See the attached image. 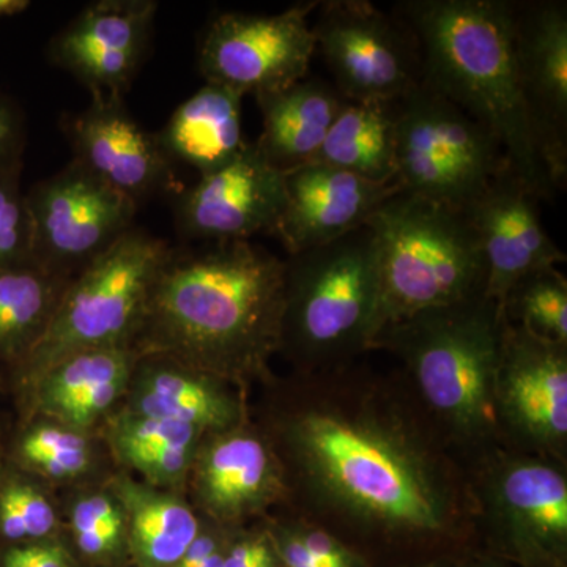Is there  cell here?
<instances>
[{
	"label": "cell",
	"mask_w": 567,
	"mask_h": 567,
	"mask_svg": "<svg viewBox=\"0 0 567 567\" xmlns=\"http://www.w3.org/2000/svg\"><path fill=\"white\" fill-rule=\"evenodd\" d=\"M281 559L270 533L237 540L224 557L223 567H279Z\"/></svg>",
	"instance_id": "obj_34"
},
{
	"label": "cell",
	"mask_w": 567,
	"mask_h": 567,
	"mask_svg": "<svg viewBox=\"0 0 567 567\" xmlns=\"http://www.w3.org/2000/svg\"><path fill=\"white\" fill-rule=\"evenodd\" d=\"M262 134L256 141L267 162L287 174L316 159L346 100L319 78L256 95Z\"/></svg>",
	"instance_id": "obj_22"
},
{
	"label": "cell",
	"mask_w": 567,
	"mask_h": 567,
	"mask_svg": "<svg viewBox=\"0 0 567 567\" xmlns=\"http://www.w3.org/2000/svg\"><path fill=\"white\" fill-rule=\"evenodd\" d=\"M286 260L251 241L171 251L140 330L162 353L230 385L268 375L281 344Z\"/></svg>",
	"instance_id": "obj_2"
},
{
	"label": "cell",
	"mask_w": 567,
	"mask_h": 567,
	"mask_svg": "<svg viewBox=\"0 0 567 567\" xmlns=\"http://www.w3.org/2000/svg\"><path fill=\"white\" fill-rule=\"evenodd\" d=\"M6 494L10 496L20 513L25 540L41 539L50 535L58 525L54 507L37 488L28 484L14 483L6 488Z\"/></svg>",
	"instance_id": "obj_32"
},
{
	"label": "cell",
	"mask_w": 567,
	"mask_h": 567,
	"mask_svg": "<svg viewBox=\"0 0 567 567\" xmlns=\"http://www.w3.org/2000/svg\"><path fill=\"white\" fill-rule=\"evenodd\" d=\"M401 192L399 182L375 183L327 164H306L286 174V210L275 235L289 256L308 251L365 226Z\"/></svg>",
	"instance_id": "obj_19"
},
{
	"label": "cell",
	"mask_w": 567,
	"mask_h": 567,
	"mask_svg": "<svg viewBox=\"0 0 567 567\" xmlns=\"http://www.w3.org/2000/svg\"><path fill=\"white\" fill-rule=\"evenodd\" d=\"M136 360L130 346L71 354L37 380L41 412L81 434L117 401Z\"/></svg>",
	"instance_id": "obj_23"
},
{
	"label": "cell",
	"mask_w": 567,
	"mask_h": 567,
	"mask_svg": "<svg viewBox=\"0 0 567 567\" xmlns=\"http://www.w3.org/2000/svg\"><path fill=\"white\" fill-rule=\"evenodd\" d=\"M241 100L230 89L205 82L156 134L167 158L193 167L200 177L234 162L249 144L241 125Z\"/></svg>",
	"instance_id": "obj_24"
},
{
	"label": "cell",
	"mask_w": 567,
	"mask_h": 567,
	"mask_svg": "<svg viewBox=\"0 0 567 567\" xmlns=\"http://www.w3.org/2000/svg\"><path fill=\"white\" fill-rule=\"evenodd\" d=\"M22 457L33 468L54 480L80 476L91 464V446L80 432L58 425H41L25 436Z\"/></svg>",
	"instance_id": "obj_29"
},
{
	"label": "cell",
	"mask_w": 567,
	"mask_h": 567,
	"mask_svg": "<svg viewBox=\"0 0 567 567\" xmlns=\"http://www.w3.org/2000/svg\"><path fill=\"white\" fill-rule=\"evenodd\" d=\"M495 420L507 450L567 465V344L506 320Z\"/></svg>",
	"instance_id": "obj_11"
},
{
	"label": "cell",
	"mask_w": 567,
	"mask_h": 567,
	"mask_svg": "<svg viewBox=\"0 0 567 567\" xmlns=\"http://www.w3.org/2000/svg\"><path fill=\"white\" fill-rule=\"evenodd\" d=\"M319 3H297L276 14H219L200 41L205 81L256 96L308 78L316 54L308 18Z\"/></svg>",
	"instance_id": "obj_12"
},
{
	"label": "cell",
	"mask_w": 567,
	"mask_h": 567,
	"mask_svg": "<svg viewBox=\"0 0 567 567\" xmlns=\"http://www.w3.org/2000/svg\"><path fill=\"white\" fill-rule=\"evenodd\" d=\"M25 144L24 118L17 104L0 93V169L21 164Z\"/></svg>",
	"instance_id": "obj_33"
},
{
	"label": "cell",
	"mask_w": 567,
	"mask_h": 567,
	"mask_svg": "<svg viewBox=\"0 0 567 567\" xmlns=\"http://www.w3.org/2000/svg\"><path fill=\"white\" fill-rule=\"evenodd\" d=\"M297 375V393L275 427L286 476L317 525L423 546L477 528L470 466L404 375H380L353 361Z\"/></svg>",
	"instance_id": "obj_1"
},
{
	"label": "cell",
	"mask_w": 567,
	"mask_h": 567,
	"mask_svg": "<svg viewBox=\"0 0 567 567\" xmlns=\"http://www.w3.org/2000/svg\"><path fill=\"white\" fill-rule=\"evenodd\" d=\"M31 7L28 0H0V20L3 18L17 17Z\"/></svg>",
	"instance_id": "obj_37"
},
{
	"label": "cell",
	"mask_w": 567,
	"mask_h": 567,
	"mask_svg": "<svg viewBox=\"0 0 567 567\" xmlns=\"http://www.w3.org/2000/svg\"><path fill=\"white\" fill-rule=\"evenodd\" d=\"M514 59L537 147L555 188L567 174V7L513 2Z\"/></svg>",
	"instance_id": "obj_14"
},
{
	"label": "cell",
	"mask_w": 567,
	"mask_h": 567,
	"mask_svg": "<svg viewBox=\"0 0 567 567\" xmlns=\"http://www.w3.org/2000/svg\"><path fill=\"white\" fill-rule=\"evenodd\" d=\"M379 282V252L369 226L289 256L279 352L298 374L338 368L371 350Z\"/></svg>",
	"instance_id": "obj_5"
},
{
	"label": "cell",
	"mask_w": 567,
	"mask_h": 567,
	"mask_svg": "<svg viewBox=\"0 0 567 567\" xmlns=\"http://www.w3.org/2000/svg\"><path fill=\"white\" fill-rule=\"evenodd\" d=\"M128 518L130 537L142 567H174L200 535L192 507L174 496L123 480L115 486Z\"/></svg>",
	"instance_id": "obj_26"
},
{
	"label": "cell",
	"mask_w": 567,
	"mask_h": 567,
	"mask_svg": "<svg viewBox=\"0 0 567 567\" xmlns=\"http://www.w3.org/2000/svg\"><path fill=\"white\" fill-rule=\"evenodd\" d=\"M477 528H486L518 557L558 565L567 547L566 466L496 450L470 465Z\"/></svg>",
	"instance_id": "obj_9"
},
{
	"label": "cell",
	"mask_w": 567,
	"mask_h": 567,
	"mask_svg": "<svg viewBox=\"0 0 567 567\" xmlns=\"http://www.w3.org/2000/svg\"><path fill=\"white\" fill-rule=\"evenodd\" d=\"M398 11L420 44L424 81L486 126L513 173L539 199H550L557 188L518 84L513 2L406 0Z\"/></svg>",
	"instance_id": "obj_3"
},
{
	"label": "cell",
	"mask_w": 567,
	"mask_h": 567,
	"mask_svg": "<svg viewBox=\"0 0 567 567\" xmlns=\"http://www.w3.org/2000/svg\"><path fill=\"white\" fill-rule=\"evenodd\" d=\"M539 200L509 167L466 210L486 260V295L499 305L518 279L566 260L544 229Z\"/></svg>",
	"instance_id": "obj_18"
},
{
	"label": "cell",
	"mask_w": 567,
	"mask_h": 567,
	"mask_svg": "<svg viewBox=\"0 0 567 567\" xmlns=\"http://www.w3.org/2000/svg\"><path fill=\"white\" fill-rule=\"evenodd\" d=\"M134 380L132 413L194 425L218 434L245 424L244 399L230 383L162 353H145Z\"/></svg>",
	"instance_id": "obj_21"
},
{
	"label": "cell",
	"mask_w": 567,
	"mask_h": 567,
	"mask_svg": "<svg viewBox=\"0 0 567 567\" xmlns=\"http://www.w3.org/2000/svg\"><path fill=\"white\" fill-rule=\"evenodd\" d=\"M316 51L347 102H399L424 80L415 33L368 0L319 3Z\"/></svg>",
	"instance_id": "obj_10"
},
{
	"label": "cell",
	"mask_w": 567,
	"mask_h": 567,
	"mask_svg": "<svg viewBox=\"0 0 567 567\" xmlns=\"http://www.w3.org/2000/svg\"><path fill=\"white\" fill-rule=\"evenodd\" d=\"M33 259L65 275L82 268L133 229L137 205L78 163L25 193Z\"/></svg>",
	"instance_id": "obj_13"
},
{
	"label": "cell",
	"mask_w": 567,
	"mask_h": 567,
	"mask_svg": "<svg viewBox=\"0 0 567 567\" xmlns=\"http://www.w3.org/2000/svg\"><path fill=\"white\" fill-rule=\"evenodd\" d=\"M171 251L159 238L133 227L85 265L25 354L33 382L71 354L130 346Z\"/></svg>",
	"instance_id": "obj_7"
},
{
	"label": "cell",
	"mask_w": 567,
	"mask_h": 567,
	"mask_svg": "<svg viewBox=\"0 0 567 567\" xmlns=\"http://www.w3.org/2000/svg\"><path fill=\"white\" fill-rule=\"evenodd\" d=\"M505 322L502 305L481 293L388 324L371 344L402 361L425 415L468 466L505 447L495 420Z\"/></svg>",
	"instance_id": "obj_4"
},
{
	"label": "cell",
	"mask_w": 567,
	"mask_h": 567,
	"mask_svg": "<svg viewBox=\"0 0 567 567\" xmlns=\"http://www.w3.org/2000/svg\"><path fill=\"white\" fill-rule=\"evenodd\" d=\"M286 203V174L249 142L234 162L182 194L177 221L194 240L246 241L257 234L275 235Z\"/></svg>",
	"instance_id": "obj_15"
},
{
	"label": "cell",
	"mask_w": 567,
	"mask_h": 567,
	"mask_svg": "<svg viewBox=\"0 0 567 567\" xmlns=\"http://www.w3.org/2000/svg\"><path fill=\"white\" fill-rule=\"evenodd\" d=\"M74 163L140 205L174 183L173 162L156 134L142 128L122 96H93L66 122Z\"/></svg>",
	"instance_id": "obj_17"
},
{
	"label": "cell",
	"mask_w": 567,
	"mask_h": 567,
	"mask_svg": "<svg viewBox=\"0 0 567 567\" xmlns=\"http://www.w3.org/2000/svg\"><path fill=\"white\" fill-rule=\"evenodd\" d=\"M66 286L65 275L37 262L0 270V350L28 354L47 330Z\"/></svg>",
	"instance_id": "obj_27"
},
{
	"label": "cell",
	"mask_w": 567,
	"mask_h": 567,
	"mask_svg": "<svg viewBox=\"0 0 567 567\" xmlns=\"http://www.w3.org/2000/svg\"><path fill=\"white\" fill-rule=\"evenodd\" d=\"M365 226L379 252L377 333L425 309L486 293V260L466 213L401 192Z\"/></svg>",
	"instance_id": "obj_6"
},
{
	"label": "cell",
	"mask_w": 567,
	"mask_h": 567,
	"mask_svg": "<svg viewBox=\"0 0 567 567\" xmlns=\"http://www.w3.org/2000/svg\"><path fill=\"white\" fill-rule=\"evenodd\" d=\"M122 505L106 495H91L80 499L71 514L74 540L85 557L104 558L121 546L125 532Z\"/></svg>",
	"instance_id": "obj_31"
},
{
	"label": "cell",
	"mask_w": 567,
	"mask_h": 567,
	"mask_svg": "<svg viewBox=\"0 0 567 567\" xmlns=\"http://www.w3.org/2000/svg\"><path fill=\"white\" fill-rule=\"evenodd\" d=\"M398 102H344L316 159L375 183L398 182Z\"/></svg>",
	"instance_id": "obj_25"
},
{
	"label": "cell",
	"mask_w": 567,
	"mask_h": 567,
	"mask_svg": "<svg viewBox=\"0 0 567 567\" xmlns=\"http://www.w3.org/2000/svg\"><path fill=\"white\" fill-rule=\"evenodd\" d=\"M20 174L21 164L0 169V270L35 262L31 212Z\"/></svg>",
	"instance_id": "obj_30"
},
{
	"label": "cell",
	"mask_w": 567,
	"mask_h": 567,
	"mask_svg": "<svg viewBox=\"0 0 567 567\" xmlns=\"http://www.w3.org/2000/svg\"><path fill=\"white\" fill-rule=\"evenodd\" d=\"M402 192L464 212L509 163L486 126L423 80L395 103Z\"/></svg>",
	"instance_id": "obj_8"
},
{
	"label": "cell",
	"mask_w": 567,
	"mask_h": 567,
	"mask_svg": "<svg viewBox=\"0 0 567 567\" xmlns=\"http://www.w3.org/2000/svg\"><path fill=\"white\" fill-rule=\"evenodd\" d=\"M212 435L197 451L196 492L215 520L237 524L264 513L289 492L275 446L244 424Z\"/></svg>",
	"instance_id": "obj_20"
},
{
	"label": "cell",
	"mask_w": 567,
	"mask_h": 567,
	"mask_svg": "<svg viewBox=\"0 0 567 567\" xmlns=\"http://www.w3.org/2000/svg\"><path fill=\"white\" fill-rule=\"evenodd\" d=\"M226 551L218 537L200 533L174 567H223Z\"/></svg>",
	"instance_id": "obj_36"
},
{
	"label": "cell",
	"mask_w": 567,
	"mask_h": 567,
	"mask_svg": "<svg viewBox=\"0 0 567 567\" xmlns=\"http://www.w3.org/2000/svg\"><path fill=\"white\" fill-rule=\"evenodd\" d=\"M511 323L548 341L567 344V281L557 267L532 271L518 279L502 301Z\"/></svg>",
	"instance_id": "obj_28"
},
{
	"label": "cell",
	"mask_w": 567,
	"mask_h": 567,
	"mask_svg": "<svg viewBox=\"0 0 567 567\" xmlns=\"http://www.w3.org/2000/svg\"><path fill=\"white\" fill-rule=\"evenodd\" d=\"M0 567H71V559L58 544L33 543L11 548Z\"/></svg>",
	"instance_id": "obj_35"
},
{
	"label": "cell",
	"mask_w": 567,
	"mask_h": 567,
	"mask_svg": "<svg viewBox=\"0 0 567 567\" xmlns=\"http://www.w3.org/2000/svg\"><path fill=\"white\" fill-rule=\"evenodd\" d=\"M156 10L152 0L92 3L52 41V59L93 96H122L144 59Z\"/></svg>",
	"instance_id": "obj_16"
}]
</instances>
